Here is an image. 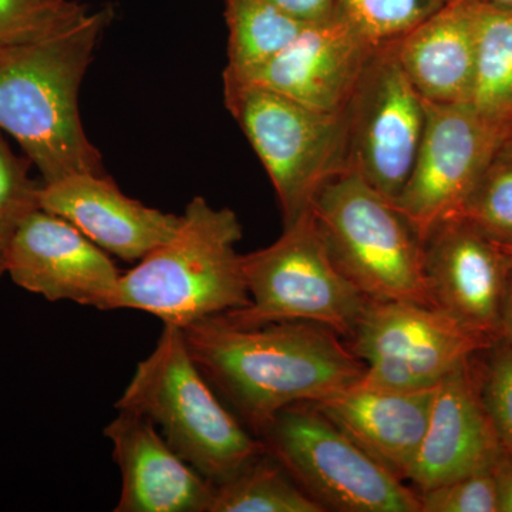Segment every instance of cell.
Listing matches in <instances>:
<instances>
[{
  "label": "cell",
  "instance_id": "cell-1",
  "mask_svg": "<svg viewBox=\"0 0 512 512\" xmlns=\"http://www.w3.org/2000/svg\"><path fill=\"white\" fill-rule=\"evenodd\" d=\"M183 329L192 359L256 437L285 407L323 402L365 375L348 343L316 323L241 326L218 315Z\"/></svg>",
  "mask_w": 512,
  "mask_h": 512
},
{
  "label": "cell",
  "instance_id": "cell-2",
  "mask_svg": "<svg viewBox=\"0 0 512 512\" xmlns=\"http://www.w3.org/2000/svg\"><path fill=\"white\" fill-rule=\"evenodd\" d=\"M114 13L92 12L72 30L23 45H0V131L9 134L50 184L106 174L84 131L80 87Z\"/></svg>",
  "mask_w": 512,
  "mask_h": 512
},
{
  "label": "cell",
  "instance_id": "cell-3",
  "mask_svg": "<svg viewBox=\"0 0 512 512\" xmlns=\"http://www.w3.org/2000/svg\"><path fill=\"white\" fill-rule=\"evenodd\" d=\"M242 225L229 208L192 198L177 232L121 274L114 311L136 309L185 328L249 305L241 255Z\"/></svg>",
  "mask_w": 512,
  "mask_h": 512
},
{
  "label": "cell",
  "instance_id": "cell-4",
  "mask_svg": "<svg viewBox=\"0 0 512 512\" xmlns=\"http://www.w3.org/2000/svg\"><path fill=\"white\" fill-rule=\"evenodd\" d=\"M116 409L153 421L175 453L214 485L266 453L264 441L222 404L178 326L164 325L156 349L138 363Z\"/></svg>",
  "mask_w": 512,
  "mask_h": 512
},
{
  "label": "cell",
  "instance_id": "cell-5",
  "mask_svg": "<svg viewBox=\"0 0 512 512\" xmlns=\"http://www.w3.org/2000/svg\"><path fill=\"white\" fill-rule=\"evenodd\" d=\"M312 214L333 261L369 301L436 306L419 235L359 175L342 173L326 181Z\"/></svg>",
  "mask_w": 512,
  "mask_h": 512
},
{
  "label": "cell",
  "instance_id": "cell-6",
  "mask_svg": "<svg viewBox=\"0 0 512 512\" xmlns=\"http://www.w3.org/2000/svg\"><path fill=\"white\" fill-rule=\"evenodd\" d=\"M225 107L264 165L281 205L284 228L312 210L320 188L346 173L342 111H325L224 76Z\"/></svg>",
  "mask_w": 512,
  "mask_h": 512
},
{
  "label": "cell",
  "instance_id": "cell-7",
  "mask_svg": "<svg viewBox=\"0 0 512 512\" xmlns=\"http://www.w3.org/2000/svg\"><path fill=\"white\" fill-rule=\"evenodd\" d=\"M241 264L249 305L221 315L235 325L301 320L348 340L370 302L333 261L312 210Z\"/></svg>",
  "mask_w": 512,
  "mask_h": 512
},
{
  "label": "cell",
  "instance_id": "cell-8",
  "mask_svg": "<svg viewBox=\"0 0 512 512\" xmlns=\"http://www.w3.org/2000/svg\"><path fill=\"white\" fill-rule=\"evenodd\" d=\"M266 453L325 511L421 512L420 498L313 403L275 414L258 434Z\"/></svg>",
  "mask_w": 512,
  "mask_h": 512
},
{
  "label": "cell",
  "instance_id": "cell-9",
  "mask_svg": "<svg viewBox=\"0 0 512 512\" xmlns=\"http://www.w3.org/2000/svg\"><path fill=\"white\" fill-rule=\"evenodd\" d=\"M346 343L365 365L360 382L416 392L434 389L493 340L467 329L436 306L370 301Z\"/></svg>",
  "mask_w": 512,
  "mask_h": 512
},
{
  "label": "cell",
  "instance_id": "cell-10",
  "mask_svg": "<svg viewBox=\"0 0 512 512\" xmlns=\"http://www.w3.org/2000/svg\"><path fill=\"white\" fill-rule=\"evenodd\" d=\"M343 114L346 173L393 202L412 173L426 123V104L400 64L396 40L377 47Z\"/></svg>",
  "mask_w": 512,
  "mask_h": 512
},
{
  "label": "cell",
  "instance_id": "cell-11",
  "mask_svg": "<svg viewBox=\"0 0 512 512\" xmlns=\"http://www.w3.org/2000/svg\"><path fill=\"white\" fill-rule=\"evenodd\" d=\"M426 104L423 137L409 180L393 201L421 242L456 217L507 131L491 126L468 104Z\"/></svg>",
  "mask_w": 512,
  "mask_h": 512
},
{
  "label": "cell",
  "instance_id": "cell-12",
  "mask_svg": "<svg viewBox=\"0 0 512 512\" xmlns=\"http://www.w3.org/2000/svg\"><path fill=\"white\" fill-rule=\"evenodd\" d=\"M6 274L47 301H70L100 311H114L121 279L104 249L69 221L42 208L16 232Z\"/></svg>",
  "mask_w": 512,
  "mask_h": 512
},
{
  "label": "cell",
  "instance_id": "cell-13",
  "mask_svg": "<svg viewBox=\"0 0 512 512\" xmlns=\"http://www.w3.org/2000/svg\"><path fill=\"white\" fill-rule=\"evenodd\" d=\"M424 268L437 308L488 340L503 338L511 269L500 244L450 218L424 242Z\"/></svg>",
  "mask_w": 512,
  "mask_h": 512
},
{
  "label": "cell",
  "instance_id": "cell-14",
  "mask_svg": "<svg viewBox=\"0 0 512 512\" xmlns=\"http://www.w3.org/2000/svg\"><path fill=\"white\" fill-rule=\"evenodd\" d=\"M379 46L333 16L308 23L282 52L237 80L268 87L315 109L342 111Z\"/></svg>",
  "mask_w": 512,
  "mask_h": 512
},
{
  "label": "cell",
  "instance_id": "cell-15",
  "mask_svg": "<svg viewBox=\"0 0 512 512\" xmlns=\"http://www.w3.org/2000/svg\"><path fill=\"white\" fill-rule=\"evenodd\" d=\"M476 356L434 389L429 423L409 477L417 493L490 470L503 451L481 400Z\"/></svg>",
  "mask_w": 512,
  "mask_h": 512
},
{
  "label": "cell",
  "instance_id": "cell-16",
  "mask_svg": "<svg viewBox=\"0 0 512 512\" xmlns=\"http://www.w3.org/2000/svg\"><path fill=\"white\" fill-rule=\"evenodd\" d=\"M39 205L127 262H138L163 245L181 224V217L127 197L107 174H74L42 184Z\"/></svg>",
  "mask_w": 512,
  "mask_h": 512
},
{
  "label": "cell",
  "instance_id": "cell-17",
  "mask_svg": "<svg viewBox=\"0 0 512 512\" xmlns=\"http://www.w3.org/2000/svg\"><path fill=\"white\" fill-rule=\"evenodd\" d=\"M121 474L116 512H210L215 485L178 456L140 414L120 412L104 429Z\"/></svg>",
  "mask_w": 512,
  "mask_h": 512
},
{
  "label": "cell",
  "instance_id": "cell-18",
  "mask_svg": "<svg viewBox=\"0 0 512 512\" xmlns=\"http://www.w3.org/2000/svg\"><path fill=\"white\" fill-rule=\"evenodd\" d=\"M434 389L399 392L359 382L313 404L357 446L407 483L429 423Z\"/></svg>",
  "mask_w": 512,
  "mask_h": 512
},
{
  "label": "cell",
  "instance_id": "cell-19",
  "mask_svg": "<svg viewBox=\"0 0 512 512\" xmlns=\"http://www.w3.org/2000/svg\"><path fill=\"white\" fill-rule=\"evenodd\" d=\"M396 50L424 100L470 103L476 60L473 3L447 0L443 8L399 37Z\"/></svg>",
  "mask_w": 512,
  "mask_h": 512
},
{
  "label": "cell",
  "instance_id": "cell-20",
  "mask_svg": "<svg viewBox=\"0 0 512 512\" xmlns=\"http://www.w3.org/2000/svg\"><path fill=\"white\" fill-rule=\"evenodd\" d=\"M473 3L476 60L471 107L491 126L512 124V8Z\"/></svg>",
  "mask_w": 512,
  "mask_h": 512
},
{
  "label": "cell",
  "instance_id": "cell-21",
  "mask_svg": "<svg viewBox=\"0 0 512 512\" xmlns=\"http://www.w3.org/2000/svg\"><path fill=\"white\" fill-rule=\"evenodd\" d=\"M228 63L224 76L245 79L278 55L308 23L269 0H224Z\"/></svg>",
  "mask_w": 512,
  "mask_h": 512
},
{
  "label": "cell",
  "instance_id": "cell-22",
  "mask_svg": "<svg viewBox=\"0 0 512 512\" xmlns=\"http://www.w3.org/2000/svg\"><path fill=\"white\" fill-rule=\"evenodd\" d=\"M210 512H326L274 457L261 454L237 476L215 485Z\"/></svg>",
  "mask_w": 512,
  "mask_h": 512
},
{
  "label": "cell",
  "instance_id": "cell-23",
  "mask_svg": "<svg viewBox=\"0 0 512 512\" xmlns=\"http://www.w3.org/2000/svg\"><path fill=\"white\" fill-rule=\"evenodd\" d=\"M454 218L473 225L500 245L512 244V137L495 148L463 207Z\"/></svg>",
  "mask_w": 512,
  "mask_h": 512
},
{
  "label": "cell",
  "instance_id": "cell-24",
  "mask_svg": "<svg viewBox=\"0 0 512 512\" xmlns=\"http://www.w3.org/2000/svg\"><path fill=\"white\" fill-rule=\"evenodd\" d=\"M90 13L76 0H0V45H23L62 35Z\"/></svg>",
  "mask_w": 512,
  "mask_h": 512
},
{
  "label": "cell",
  "instance_id": "cell-25",
  "mask_svg": "<svg viewBox=\"0 0 512 512\" xmlns=\"http://www.w3.org/2000/svg\"><path fill=\"white\" fill-rule=\"evenodd\" d=\"M447 0H338L336 16L375 45L392 42L416 28Z\"/></svg>",
  "mask_w": 512,
  "mask_h": 512
},
{
  "label": "cell",
  "instance_id": "cell-26",
  "mask_svg": "<svg viewBox=\"0 0 512 512\" xmlns=\"http://www.w3.org/2000/svg\"><path fill=\"white\" fill-rule=\"evenodd\" d=\"M32 163L10 148L0 131V278L6 274L10 247L23 221L40 208L42 184L30 175Z\"/></svg>",
  "mask_w": 512,
  "mask_h": 512
},
{
  "label": "cell",
  "instance_id": "cell-27",
  "mask_svg": "<svg viewBox=\"0 0 512 512\" xmlns=\"http://www.w3.org/2000/svg\"><path fill=\"white\" fill-rule=\"evenodd\" d=\"M478 387L501 450L512 454V346L500 338L476 356Z\"/></svg>",
  "mask_w": 512,
  "mask_h": 512
},
{
  "label": "cell",
  "instance_id": "cell-28",
  "mask_svg": "<svg viewBox=\"0 0 512 512\" xmlns=\"http://www.w3.org/2000/svg\"><path fill=\"white\" fill-rule=\"evenodd\" d=\"M421 512H498L493 470L477 471L419 493Z\"/></svg>",
  "mask_w": 512,
  "mask_h": 512
},
{
  "label": "cell",
  "instance_id": "cell-29",
  "mask_svg": "<svg viewBox=\"0 0 512 512\" xmlns=\"http://www.w3.org/2000/svg\"><path fill=\"white\" fill-rule=\"evenodd\" d=\"M293 19L302 23H318L336 16L338 0H269Z\"/></svg>",
  "mask_w": 512,
  "mask_h": 512
},
{
  "label": "cell",
  "instance_id": "cell-30",
  "mask_svg": "<svg viewBox=\"0 0 512 512\" xmlns=\"http://www.w3.org/2000/svg\"><path fill=\"white\" fill-rule=\"evenodd\" d=\"M498 494V512H512V454L501 451L493 468Z\"/></svg>",
  "mask_w": 512,
  "mask_h": 512
},
{
  "label": "cell",
  "instance_id": "cell-31",
  "mask_svg": "<svg viewBox=\"0 0 512 512\" xmlns=\"http://www.w3.org/2000/svg\"><path fill=\"white\" fill-rule=\"evenodd\" d=\"M503 338L512 346V272L508 281L507 295H505L503 309Z\"/></svg>",
  "mask_w": 512,
  "mask_h": 512
},
{
  "label": "cell",
  "instance_id": "cell-32",
  "mask_svg": "<svg viewBox=\"0 0 512 512\" xmlns=\"http://www.w3.org/2000/svg\"><path fill=\"white\" fill-rule=\"evenodd\" d=\"M461 2L488 3V5L505 6V8H512V0H461Z\"/></svg>",
  "mask_w": 512,
  "mask_h": 512
},
{
  "label": "cell",
  "instance_id": "cell-33",
  "mask_svg": "<svg viewBox=\"0 0 512 512\" xmlns=\"http://www.w3.org/2000/svg\"><path fill=\"white\" fill-rule=\"evenodd\" d=\"M501 249H503L505 258H507L508 265H510V269L512 272V244L511 245H501Z\"/></svg>",
  "mask_w": 512,
  "mask_h": 512
},
{
  "label": "cell",
  "instance_id": "cell-34",
  "mask_svg": "<svg viewBox=\"0 0 512 512\" xmlns=\"http://www.w3.org/2000/svg\"><path fill=\"white\" fill-rule=\"evenodd\" d=\"M510 136L512 137V124H511Z\"/></svg>",
  "mask_w": 512,
  "mask_h": 512
}]
</instances>
